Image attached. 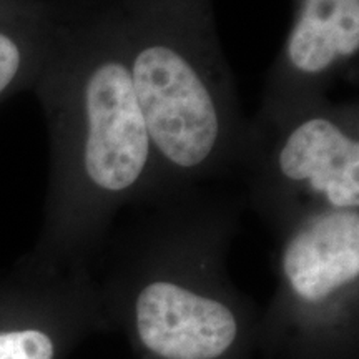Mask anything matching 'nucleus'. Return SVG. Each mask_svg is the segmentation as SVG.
<instances>
[{
    "mask_svg": "<svg viewBox=\"0 0 359 359\" xmlns=\"http://www.w3.org/2000/svg\"><path fill=\"white\" fill-rule=\"evenodd\" d=\"M140 208L98 258L107 330L138 359H255L262 311L228 273L241 200L198 185Z\"/></svg>",
    "mask_w": 359,
    "mask_h": 359,
    "instance_id": "nucleus-2",
    "label": "nucleus"
},
{
    "mask_svg": "<svg viewBox=\"0 0 359 359\" xmlns=\"http://www.w3.org/2000/svg\"><path fill=\"white\" fill-rule=\"evenodd\" d=\"M37 0H0V22L12 19L32 7Z\"/></svg>",
    "mask_w": 359,
    "mask_h": 359,
    "instance_id": "nucleus-9",
    "label": "nucleus"
},
{
    "mask_svg": "<svg viewBox=\"0 0 359 359\" xmlns=\"http://www.w3.org/2000/svg\"><path fill=\"white\" fill-rule=\"evenodd\" d=\"M358 53L359 0H293L255 118H278L326 98L339 80H356Z\"/></svg>",
    "mask_w": 359,
    "mask_h": 359,
    "instance_id": "nucleus-6",
    "label": "nucleus"
},
{
    "mask_svg": "<svg viewBox=\"0 0 359 359\" xmlns=\"http://www.w3.org/2000/svg\"><path fill=\"white\" fill-rule=\"evenodd\" d=\"M50 32V0H37L12 19L0 22V105L32 92Z\"/></svg>",
    "mask_w": 359,
    "mask_h": 359,
    "instance_id": "nucleus-7",
    "label": "nucleus"
},
{
    "mask_svg": "<svg viewBox=\"0 0 359 359\" xmlns=\"http://www.w3.org/2000/svg\"><path fill=\"white\" fill-rule=\"evenodd\" d=\"M32 93L48 135L45 231L35 266L90 271L118 213L160 196L116 0H50L48 43Z\"/></svg>",
    "mask_w": 359,
    "mask_h": 359,
    "instance_id": "nucleus-1",
    "label": "nucleus"
},
{
    "mask_svg": "<svg viewBox=\"0 0 359 359\" xmlns=\"http://www.w3.org/2000/svg\"><path fill=\"white\" fill-rule=\"evenodd\" d=\"M276 236V290L259 314L257 353L359 359V210L311 213Z\"/></svg>",
    "mask_w": 359,
    "mask_h": 359,
    "instance_id": "nucleus-4",
    "label": "nucleus"
},
{
    "mask_svg": "<svg viewBox=\"0 0 359 359\" xmlns=\"http://www.w3.org/2000/svg\"><path fill=\"white\" fill-rule=\"evenodd\" d=\"M60 331L30 321L0 327V359H58L65 344Z\"/></svg>",
    "mask_w": 359,
    "mask_h": 359,
    "instance_id": "nucleus-8",
    "label": "nucleus"
},
{
    "mask_svg": "<svg viewBox=\"0 0 359 359\" xmlns=\"http://www.w3.org/2000/svg\"><path fill=\"white\" fill-rule=\"evenodd\" d=\"M116 2L160 196L235 173L248 118L219 43L213 0Z\"/></svg>",
    "mask_w": 359,
    "mask_h": 359,
    "instance_id": "nucleus-3",
    "label": "nucleus"
},
{
    "mask_svg": "<svg viewBox=\"0 0 359 359\" xmlns=\"http://www.w3.org/2000/svg\"><path fill=\"white\" fill-rule=\"evenodd\" d=\"M236 172L251 208L280 233L327 210H359V105H311L271 120H248Z\"/></svg>",
    "mask_w": 359,
    "mask_h": 359,
    "instance_id": "nucleus-5",
    "label": "nucleus"
}]
</instances>
